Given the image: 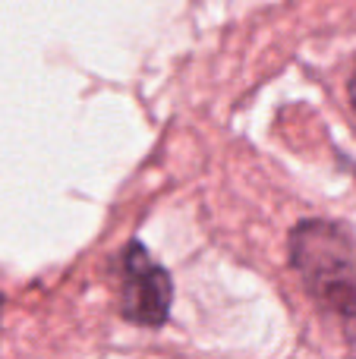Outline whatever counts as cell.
<instances>
[{"label": "cell", "instance_id": "obj_1", "mask_svg": "<svg viewBox=\"0 0 356 359\" xmlns=\"http://www.w3.org/2000/svg\"><path fill=\"white\" fill-rule=\"evenodd\" d=\"M290 265L309 297L356 341V240L334 221H303L290 233Z\"/></svg>", "mask_w": 356, "mask_h": 359}, {"label": "cell", "instance_id": "obj_2", "mask_svg": "<svg viewBox=\"0 0 356 359\" xmlns=\"http://www.w3.org/2000/svg\"><path fill=\"white\" fill-rule=\"evenodd\" d=\"M120 274V312L126 322L139 328H161L170 316L174 303V284L170 274L151 259V252L142 243H126V249L117 259Z\"/></svg>", "mask_w": 356, "mask_h": 359}, {"label": "cell", "instance_id": "obj_3", "mask_svg": "<svg viewBox=\"0 0 356 359\" xmlns=\"http://www.w3.org/2000/svg\"><path fill=\"white\" fill-rule=\"evenodd\" d=\"M347 92H350V104H353V111H356V67H353V73H350V86H347Z\"/></svg>", "mask_w": 356, "mask_h": 359}, {"label": "cell", "instance_id": "obj_4", "mask_svg": "<svg viewBox=\"0 0 356 359\" xmlns=\"http://www.w3.org/2000/svg\"><path fill=\"white\" fill-rule=\"evenodd\" d=\"M4 306H6V299H4V293H0V325H4Z\"/></svg>", "mask_w": 356, "mask_h": 359}]
</instances>
